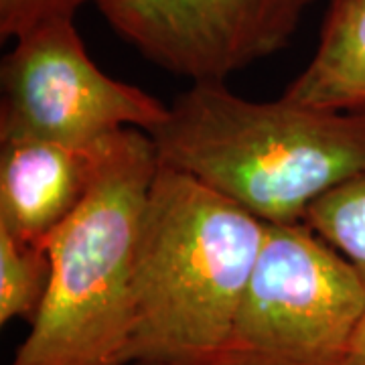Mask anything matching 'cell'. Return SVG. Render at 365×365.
I'll return each mask as SVG.
<instances>
[{"label": "cell", "instance_id": "6da1fadb", "mask_svg": "<svg viewBox=\"0 0 365 365\" xmlns=\"http://www.w3.org/2000/svg\"><path fill=\"white\" fill-rule=\"evenodd\" d=\"M266 223L158 163L140 222L126 365H217Z\"/></svg>", "mask_w": 365, "mask_h": 365}, {"label": "cell", "instance_id": "7a4b0ae2", "mask_svg": "<svg viewBox=\"0 0 365 365\" xmlns=\"http://www.w3.org/2000/svg\"><path fill=\"white\" fill-rule=\"evenodd\" d=\"M160 165L191 175L264 223L302 222L309 205L365 170V116L252 102L197 81L148 132Z\"/></svg>", "mask_w": 365, "mask_h": 365}, {"label": "cell", "instance_id": "3957f363", "mask_svg": "<svg viewBox=\"0 0 365 365\" xmlns=\"http://www.w3.org/2000/svg\"><path fill=\"white\" fill-rule=\"evenodd\" d=\"M157 170L144 130L108 138L90 193L49 242V288L9 365H126L136 242Z\"/></svg>", "mask_w": 365, "mask_h": 365}, {"label": "cell", "instance_id": "277c9868", "mask_svg": "<svg viewBox=\"0 0 365 365\" xmlns=\"http://www.w3.org/2000/svg\"><path fill=\"white\" fill-rule=\"evenodd\" d=\"M365 319L351 264L304 222L266 223L217 365H343Z\"/></svg>", "mask_w": 365, "mask_h": 365}, {"label": "cell", "instance_id": "5b68a950", "mask_svg": "<svg viewBox=\"0 0 365 365\" xmlns=\"http://www.w3.org/2000/svg\"><path fill=\"white\" fill-rule=\"evenodd\" d=\"M0 86V143L49 140L90 148L124 128L148 134L169 116V106L91 61L73 19L21 35L2 59Z\"/></svg>", "mask_w": 365, "mask_h": 365}, {"label": "cell", "instance_id": "8992f818", "mask_svg": "<svg viewBox=\"0 0 365 365\" xmlns=\"http://www.w3.org/2000/svg\"><path fill=\"white\" fill-rule=\"evenodd\" d=\"M314 0H98L108 25L173 76L225 81L284 49Z\"/></svg>", "mask_w": 365, "mask_h": 365}, {"label": "cell", "instance_id": "52a82bcc", "mask_svg": "<svg viewBox=\"0 0 365 365\" xmlns=\"http://www.w3.org/2000/svg\"><path fill=\"white\" fill-rule=\"evenodd\" d=\"M106 143L90 148L49 140L0 143V227L49 246L90 193Z\"/></svg>", "mask_w": 365, "mask_h": 365}, {"label": "cell", "instance_id": "ba28073f", "mask_svg": "<svg viewBox=\"0 0 365 365\" xmlns=\"http://www.w3.org/2000/svg\"><path fill=\"white\" fill-rule=\"evenodd\" d=\"M282 98L365 116V0H329L313 59Z\"/></svg>", "mask_w": 365, "mask_h": 365}, {"label": "cell", "instance_id": "9c48e42d", "mask_svg": "<svg viewBox=\"0 0 365 365\" xmlns=\"http://www.w3.org/2000/svg\"><path fill=\"white\" fill-rule=\"evenodd\" d=\"M51 280L49 246L0 227V325L14 319L33 323Z\"/></svg>", "mask_w": 365, "mask_h": 365}, {"label": "cell", "instance_id": "30bf717a", "mask_svg": "<svg viewBox=\"0 0 365 365\" xmlns=\"http://www.w3.org/2000/svg\"><path fill=\"white\" fill-rule=\"evenodd\" d=\"M302 222L351 264L365 287V170L317 197Z\"/></svg>", "mask_w": 365, "mask_h": 365}, {"label": "cell", "instance_id": "8fae6325", "mask_svg": "<svg viewBox=\"0 0 365 365\" xmlns=\"http://www.w3.org/2000/svg\"><path fill=\"white\" fill-rule=\"evenodd\" d=\"M88 2L98 0H0V37L19 39L35 26L73 19Z\"/></svg>", "mask_w": 365, "mask_h": 365}, {"label": "cell", "instance_id": "7c38bea8", "mask_svg": "<svg viewBox=\"0 0 365 365\" xmlns=\"http://www.w3.org/2000/svg\"><path fill=\"white\" fill-rule=\"evenodd\" d=\"M343 365H365V319L361 321L359 329H357V335L353 339L349 355H347V359H345Z\"/></svg>", "mask_w": 365, "mask_h": 365}]
</instances>
